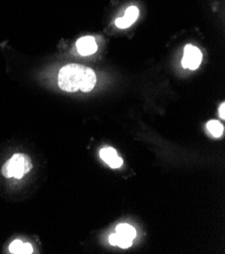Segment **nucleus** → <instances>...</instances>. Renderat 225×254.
<instances>
[{
  "label": "nucleus",
  "instance_id": "f257e3e1",
  "mask_svg": "<svg viewBox=\"0 0 225 254\" xmlns=\"http://www.w3.org/2000/svg\"><path fill=\"white\" fill-rule=\"evenodd\" d=\"M97 82L95 72L83 65L69 64L64 66L58 76V83L62 90L67 92L91 91Z\"/></svg>",
  "mask_w": 225,
  "mask_h": 254
},
{
  "label": "nucleus",
  "instance_id": "f03ea898",
  "mask_svg": "<svg viewBox=\"0 0 225 254\" xmlns=\"http://www.w3.org/2000/svg\"><path fill=\"white\" fill-rule=\"evenodd\" d=\"M33 168V162L31 158L26 154H14L1 169V173L6 179L14 177L16 180H20L29 173Z\"/></svg>",
  "mask_w": 225,
  "mask_h": 254
},
{
  "label": "nucleus",
  "instance_id": "7ed1b4c3",
  "mask_svg": "<svg viewBox=\"0 0 225 254\" xmlns=\"http://www.w3.org/2000/svg\"><path fill=\"white\" fill-rule=\"evenodd\" d=\"M202 53L197 47L192 45H187L184 50V56L182 59V65L184 68L190 70L197 69L202 62Z\"/></svg>",
  "mask_w": 225,
  "mask_h": 254
},
{
  "label": "nucleus",
  "instance_id": "20e7f679",
  "mask_svg": "<svg viewBox=\"0 0 225 254\" xmlns=\"http://www.w3.org/2000/svg\"><path fill=\"white\" fill-rule=\"evenodd\" d=\"M76 47L79 54L82 56L92 55L97 51V43L95 39L91 36H87L79 39L76 43Z\"/></svg>",
  "mask_w": 225,
  "mask_h": 254
},
{
  "label": "nucleus",
  "instance_id": "39448f33",
  "mask_svg": "<svg viewBox=\"0 0 225 254\" xmlns=\"http://www.w3.org/2000/svg\"><path fill=\"white\" fill-rule=\"evenodd\" d=\"M138 14H139V11H138L137 7H135V6L129 7L122 17H118L115 20L116 27L119 29H127V28L131 27V25L134 22H135V20L137 19Z\"/></svg>",
  "mask_w": 225,
  "mask_h": 254
},
{
  "label": "nucleus",
  "instance_id": "423d86ee",
  "mask_svg": "<svg viewBox=\"0 0 225 254\" xmlns=\"http://www.w3.org/2000/svg\"><path fill=\"white\" fill-rule=\"evenodd\" d=\"M9 251L11 253H33L34 248L30 243H23L20 240H14L9 245Z\"/></svg>",
  "mask_w": 225,
  "mask_h": 254
},
{
  "label": "nucleus",
  "instance_id": "0eeeda50",
  "mask_svg": "<svg viewBox=\"0 0 225 254\" xmlns=\"http://www.w3.org/2000/svg\"><path fill=\"white\" fill-rule=\"evenodd\" d=\"M109 242L111 245L119 246L120 248H129L133 245V240L129 239L127 237H124L122 235H119L117 233L111 234L109 236Z\"/></svg>",
  "mask_w": 225,
  "mask_h": 254
},
{
  "label": "nucleus",
  "instance_id": "6e6552de",
  "mask_svg": "<svg viewBox=\"0 0 225 254\" xmlns=\"http://www.w3.org/2000/svg\"><path fill=\"white\" fill-rule=\"evenodd\" d=\"M116 233L119 234V235H122L124 237H127L129 239H132L134 240L136 236V232H135V229L129 225V224H120L116 227Z\"/></svg>",
  "mask_w": 225,
  "mask_h": 254
},
{
  "label": "nucleus",
  "instance_id": "1a4fd4ad",
  "mask_svg": "<svg viewBox=\"0 0 225 254\" xmlns=\"http://www.w3.org/2000/svg\"><path fill=\"white\" fill-rule=\"evenodd\" d=\"M207 130L214 138H219L223 134V126L218 121H210L207 123Z\"/></svg>",
  "mask_w": 225,
  "mask_h": 254
},
{
  "label": "nucleus",
  "instance_id": "9d476101",
  "mask_svg": "<svg viewBox=\"0 0 225 254\" xmlns=\"http://www.w3.org/2000/svg\"><path fill=\"white\" fill-rule=\"evenodd\" d=\"M116 156H117V152L114 148L106 147V148L101 149V151H100V157H101V159L103 161H105L106 163H108L110 160H112Z\"/></svg>",
  "mask_w": 225,
  "mask_h": 254
},
{
  "label": "nucleus",
  "instance_id": "9b49d317",
  "mask_svg": "<svg viewBox=\"0 0 225 254\" xmlns=\"http://www.w3.org/2000/svg\"><path fill=\"white\" fill-rule=\"evenodd\" d=\"M122 163H123L122 159H121L120 157L116 156L115 158H113L112 160H110L107 164H108L111 168H119V167L122 165Z\"/></svg>",
  "mask_w": 225,
  "mask_h": 254
},
{
  "label": "nucleus",
  "instance_id": "f8f14e48",
  "mask_svg": "<svg viewBox=\"0 0 225 254\" xmlns=\"http://www.w3.org/2000/svg\"><path fill=\"white\" fill-rule=\"evenodd\" d=\"M219 115L222 120L225 119V104L224 103H222L221 106L219 107Z\"/></svg>",
  "mask_w": 225,
  "mask_h": 254
}]
</instances>
